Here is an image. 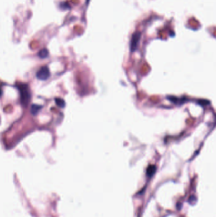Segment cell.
Listing matches in <instances>:
<instances>
[{
  "label": "cell",
  "mask_w": 216,
  "mask_h": 217,
  "mask_svg": "<svg viewBox=\"0 0 216 217\" xmlns=\"http://www.w3.org/2000/svg\"><path fill=\"white\" fill-rule=\"evenodd\" d=\"M18 88L20 91V102L23 106H27L31 100V92L29 86L26 84H20Z\"/></svg>",
  "instance_id": "1"
},
{
  "label": "cell",
  "mask_w": 216,
  "mask_h": 217,
  "mask_svg": "<svg viewBox=\"0 0 216 217\" xmlns=\"http://www.w3.org/2000/svg\"><path fill=\"white\" fill-rule=\"evenodd\" d=\"M50 76V72L48 67L46 66H43L37 71L36 73V77L39 80L45 81L48 80Z\"/></svg>",
  "instance_id": "2"
},
{
  "label": "cell",
  "mask_w": 216,
  "mask_h": 217,
  "mask_svg": "<svg viewBox=\"0 0 216 217\" xmlns=\"http://www.w3.org/2000/svg\"><path fill=\"white\" fill-rule=\"evenodd\" d=\"M140 38H141V34L139 32H136L132 34L130 43V49L131 52L135 51L138 48Z\"/></svg>",
  "instance_id": "3"
},
{
  "label": "cell",
  "mask_w": 216,
  "mask_h": 217,
  "mask_svg": "<svg viewBox=\"0 0 216 217\" xmlns=\"http://www.w3.org/2000/svg\"><path fill=\"white\" fill-rule=\"evenodd\" d=\"M41 106L39 105H36V104H33L31 106V113L32 114V115H36L39 110L41 109Z\"/></svg>",
  "instance_id": "4"
},
{
  "label": "cell",
  "mask_w": 216,
  "mask_h": 217,
  "mask_svg": "<svg viewBox=\"0 0 216 217\" xmlns=\"http://www.w3.org/2000/svg\"><path fill=\"white\" fill-rule=\"evenodd\" d=\"M156 172V166L154 165H150L146 169V174L148 177H151L155 174Z\"/></svg>",
  "instance_id": "5"
},
{
  "label": "cell",
  "mask_w": 216,
  "mask_h": 217,
  "mask_svg": "<svg viewBox=\"0 0 216 217\" xmlns=\"http://www.w3.org/2000/svg\"><path fill=\"white\" fill-rule=\"evenodd\" d=\"M55 104L57 105L58 107H61V108H63L65 106V102L64 101V100H63L62 99H60V98H56L55 99Z\"/></svg>",
  "instance_id": "6"
},
{
  "label": "cell",
  "mask_w": 216,
  "mask_h": 217,
  "mask_svg": "<svg viewBox=\"0 0 216 217\" xmlns=\"http://www.w3.org/2000/svg\"><path fill=\"white\" fill-rule=\"evenodd\" d=\"M48 50H46V49H43V50H41L39 53V57L41 58H45L48 57Z\"/></svg>",
  "instance_id": "7"
}]
</instances>
